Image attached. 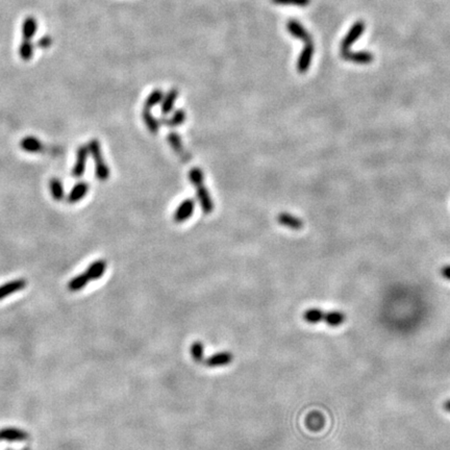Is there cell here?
<instances>
[{"instance_id":"cell-12","label":"cell","mask_w":450,"mask_h":450,"mask_svg":"<svg viewBox=\"0 0 450 450\" xmlns=\"http://www.w3.org/2000/svg\"><path fill=\"white\" fill-rule=\"evenodd\" d=\"M27 286L28 281L22 278L7 282V284L0 286V299H4L5 297L9 296V295L13 293L23 290Z\"/></svg>"},{"instance_id":"cell-7","label":"cell","mask_w":450,"mask_h":450,"mask_svg":"<svg viewBox=\"0 0 450 450\" xmlns=\"http://www.w3.org/2000/svg\"><path fill=\"white\" fill-rule=\"evenodd\" d=\"M234 359V355L229 351H221L215 353L204 359L203 364L209 368H219L229 365Z\"/></svg>"},{"instance_id":"cell-8","label":"cell","mask_w":450,"mask_h":450,"mask_svg":"<svg viewBox=\"0 0 450 450\" xmlns=\"http://www.w3.org/2000/svg\"><path fill=\"white\" fill-rule=\"evenodd\" d=\"M314 51H315V47L312 44V42L305 44V46L303 47L302 51L299 55L298 61H297V71L299 73H305L308 69H310L313 56H314Z\"/></svg>"},{"instance_id":"cell-31","label":"cell","mask_w":450,"mask_h":450,"mask_svg":"<svg viewBox=\"0 0 450 450\" xmlns=\"http://www.w3.org/2000/svg\"><path fill=\"white\" fill-rule=\"evenodd\" d=\"M443 406H444V409L446 410V412L450 413V399H447V400L444 402Z\"/></svg>"},{"instance_id":"cell-29","label":"cell","mask_w":450,"mask_h":450,"mask_svg":"<svg viewBox=\"0 0 450 450\" xmlns=\"http://www.w3.org/2000/svg\"><path fill=\"white\" fill-rule=\"evenodd\" d=\"M51 45H53V39H51V37H49V36H44V37L40 38L37 42V46L41 49H47Z\"/></svg>"},{"instance_id":"cell-16","label":"cell","mask_w":450,"mask_h":450,"mask_svg":"<svg viewBox=\"0 0 450 450\" xmlns=\"http://www.w3.org/2000/svg\"><path fill=\"white\" fill-rule=\"evenodd\" d=\"M106 270L107 262L105 260H98L88 267L86 273L89 276L90 280H96L105 274Z\"/></svg>"},{"instance_id":"cell-13","label":"cell","mask_w":450,"mask_h":450,"mask_svg":"<svg viewBox=\"0 0 450 450\" xmlns=\"http://www.w3.org/2000/svg\"><path fill=\"white\" fill-rule=\"evenodd\" d=\"M20 147L24 151L30 153H41L44 152L45 149V146L41 141L32 136L23 138L20 142Z\"/></svg>"},{"instance_id":"cell-14","label":"cell","mask_w":450,"mask_h":450,"mask_svg":"<svg viewBox=\"0 0 450 450\" xmlns=\"http://www.w3.org/2000/svg\"><path fill=\"white\" fill-rule=\"evenodd\" d=\"M89 184L87 182H80L77 183L67 196V201L71 204L80 202L89 192Z\"/></svg>"},{"instance_id":"cell-10","label":"cell","mask_w":450,"mask_h":450,"mask_svg":"<svg viewBox=\"0 0 450 450\" xmlns=\"http://www.w3.org/2000/svg\"><path fill=\"white\" fill-rule=\"evenodd\" d=\"M277 222L281 226L292 230H300L303 227V221L300 218L286 212H282L277 216Z\"/></svg>"},{"instance_id":"cell-4","label":"cell","mask_w":450,"mask_h":450,"mask_svg":"<svg viewBox=\"0 0 450 450\" xmlns=\"http://www.w3.org/2000/svg\"><path fill=\"white\" fill-rule=\"evenodd\" d=\"M365 31V23L363 21L355 22L351 29L346 34L341 42V51L349 50L350 47L355 43L357 39L362 37Z\"/></svg>"},{"instance_id":"cell-27","label":"cell","mask_w":450,"mask_h":450,"mask_svg":"<svg viewBox=\"0 0 450 450\" xmlns=\"http://www.w3.org/2000/svg\"><path fill=\"white\" fill-rule=\"evenodd\" d=\"M90 280V278H89V276L87 275V273L85 272V273H82V274H80V275H77V276H75L74 278H72L70 281H69V284H68V289L70 290V291H72V292H76V291H80L81 289H83V288H85L86 286H87V284H88V281Z\"/></svg>"},{"instance_id":"cell-25","label":"cell","mask_w":450,"mask_h":450,"mask_svg":"<svg viewBox=\"0 0 450 450\" xmlns=\"http://www.w3.org/2000/svg\"><path fill=\"white\" fill-rule=\"evenodd\" d=\"M164 98V94L161 89H156L147 96L145 102H144V108L143 109H148L151 110L153 107L158 106L159 104L163 101Z\"/></svg>"},{"instance_id":"cell-30","label":"cell","mask_w":450,"mask_h":450,"mask_svg":"<svg viewBox=\"0 0 450 450\" xmlns=\"http://www.w3.org/2000/svg\"><path fill=\"white\" fill-rule=\"evenodd\" d=\"M440 273L443 278L450 280V265H446V266L442 267V269L440 270Z\"/></svg>"},{"instance_id":"cell-17","label":"cell","mask_w":450,"mask_h":450,"mask_svg":"<svg viewBox=\"0 0 450 450\" xmlns=\"http://www.w3.org/2000/svg\"><path fill=\"white\" fill-rule=\"evenodd\" d=\"M179 92L177 89H171L169 92H167V94L164 96L163 101H162V114L163 115H168L170 114L175 106V102L178 98Z\"/></svg>"},{"instance_id":"cell-11","label":"cell","mask_w":450,"mask_h":450,"mask_svg":"<svg viewBox=\"0 0 450 450\" xmlns=\"http://www.w3.org/2000/svg\"><path fill=\"white\" fill-rule=\"evenodd\" d=\"M167 140H168V143H169V145H170V147L173 149V151L176 153V154H178L179 157L182 158V160L183 161H188L189 159V154L186 152V150H185V147H184V144H183V141H182V138H181V136H179L177 133H174V132H171L169 135H168V137H167Z\"/></svg>"},{"instance_id":"cell-9","label":"cell","mask_w":450,"mask_h":450,"mask_svg":"<svg viewBox=\"0 0 450 450\" xmlns=\"http://www.w3.org/2000/svg\"><path fill=\"white\" fill-rule=\"evenodd\" d=\"M287 30L291 36L298 39L305 43L312 42V36L303 27L302 24L296 20H290L287 24Z\"/></svg>"},{"instance_id":"cell-6","label":"cell","mask_w":450,"mask_h":450,"mask_svg":"<svg viewBox=\"0 0 450 450\" xmlns=\"http://www.w3.org/2000/svg\"><path fill=\"white\" fill-rule=\"evenodd\" d=\"M341 57L343 60L348 61L354 64H359V65H367L373 62V55L369 51H351L345 50L341 51Z\"/></svg>"},{"instance_id":"cell-20","label":"cell","mask_w":450,"mask_h":450,"mask_svg":"<svg viewBox=\"0 0 450 450\" xmlns=\"http://www.w3.org/2000/svg\"><path fill=\"white\" fill-rule=\"evenodd\" d=\"M346 320V315L339 311H331L324 314L323 321L330 327H338L342 325Z\"/></svg>"},{"instance_id":"cell-18","label":"cell","mask_w":450,"mask_h":450,"mask_svg":"<svg viewBox=\"0 0 450 450\" xmlns=\"http://www.w3.org/2000/svg\"><path fill=\"white\" fill-rule=\"evenodd\" d=\"M142 118L143 121L146 125V127L148 128V131L153 134L157 135L160 131V126H161V122L160 120H158L151 113V110L148 109H143L142 111Z\"/></svg>"},{"instance_id":"cell-22","label":"cell","mask_w":450,"mask_h":450,"mask_svg":"<svg viewBox=\"0 0 450 450\" xmlns=\"http://www.w3.org/2000/svg\"><path fill=\"white\" fill-rule=\"evenodd\" d=\"M29 435L27 432H24L19 429L15 428H7L0 431V439L2 440H9V441H20L28 439Z\"/></svg>"},{"instance_id":"cell-28","label":"cell","mask_w":450,"mask_h":450,"mask_svg":"<svg viewBox=\"0 0 450 450\" xmlns=\"http://www.w3.org/2000/svg\"><path fill=\"white\" fill-rule=\"evenodd\" d=\"M275 5H284V6H297V7H306L310 5L311 0H272Z\"/></svg>"},{"instance_id":"cell-2","label":"cell","mask_w":450,"mask_h":450,"mask_svg":"<svg viewBox=\"0 0 450 450\" xmlns=\"http://www.w3.org/2000/svg\"><path fill=\"white\" fill-rule=\"evenodd\" d=\"M89 153L91 154L94 163H95V175L98 181L106 182L111 176V170L110 167L107 165L104 154H102L101 145L99 141L96 139H93L88 144Z\"/></svg>"},{"instance_id":"cell-26","label":"cell","mask_w":450,"mask_h":450,"mask_svg":"<svg viewBox=\"0 0 450 450\" xmlns=\"http://www.w3.org/2000/svg\"><path fill=\"white\" fill-rule=\"evenodd\" d=\"M35 54V45L33 44L32 41H27V40H22L20 46H19V56L20 58L25 61L29 62L32 60L33 56Z\"/></svg>"},{"instance_id":"cell-19","label":"cell","mask_w":450,"mask_h":450,"mask_svg":"<svg viewBox=\"0 0 450 450\" xmlns=\"http://www.w3.org/2000/svg\"><path fill=\"white\" fill-rule=\"evenodd\" d=\"M186 119H187L186 112L184 110H177L173 113L170 118H164L160 122L165 126L176 127L184 124L186 122Z\"/></svg>"},{"instance_id":"cell-21","label":"cell","mask_w":450,"mask_h":450,"mask_svg":"<svg viewBox=\"0 0 450 450\" xmlns=\"http://www.w3.org/2000/svg\"><path fill=\"white\" fill-rule=\"evenodd\" d=\"M324 312L319 307H311L303 313V319L305 322L310 324H316L323 321Z\"/></svg>"},{"instance_id":"cell-5","label":"cell","mask_w":450,"mask_h":450,"mask_svg":"<svg viewBox=\"0 0 450 450\" xmlns=\"http://www.w3.org/2000/svg\"><path fill=\"white\" fill-rule=\"evenodd\" d=\"M89 157V148L88 146H80L79 149L76 150V161L74 163L73 169H72V176L75 178H81L85 171H86V165Z\"/></svg>"},{"instance_id":"cell-23","label":"cell","mask_w":450,"mask_h":450,"mask_svg":"<svg viewBox=\"0 0 450 450\" xmlns=\"http://www.w3.org/2000/svg\"><path fill=\"white\" fill-rule=\"evenodd\" d=\"M49 189H50V193L51 196L56 200V201H61L63 200L64 196H65V192H64V187L62 182L60 181L59 178L54 177L51 178L49 181Z\"/></svg>"},{"instance_id":"cell-15","label":"cell","mask_w":450,"mask_h":450,"mask_svg":"<svg viewBox=\"0 0 450 450\" xmlns=\"http://www.w3.org/2000/svg\"><path fill=\"white\" fill-rule=\"evenodd\" d=\"M37 31H38V22H37L36 18H34L32 16L27 17L22 22V28H21L22 40L32 41V39L37 34Z\"/></svg>"},{"instance_id":"cell-3","label":"cell","mask_w":450,"mask_h":450,"mask_svg":"<svg viewBox=\"0 0 450 450\" xmlns=\"http://www.w3.org/2000/svg\"><path fill=\"white\" fill-rule=\"evenodd\" d=\"M196 203L195 200L191 198H188L184 200L181 204L178 205L176 211L173 214V220L175 223H184L188 221L192 215L194 214Z\"/></svg>"},{"instance_id":"cell-24","label":"cell","mask_w":450,"mask_h":450,"mask_svg":"<svg viewBox=\"0 0 450 450\" xmlns=\"http://www.w3.org/2000/svg\"><path fill=\"white\" fill-rule=\"evenodd\" d=\"M190 353L192 358L194 359L196 363H203L204 362V345L201 341H195L193 342L190 346Z\"/></svg>"},{"instance_id":"cell-1","label":"cell","mask_w":450,"mask_h":450,"mask_svg":"<svg viewBox=\"0 0 450 450\" xmlns=\"http://www.w3.org/2000/svg\"><path fill=\"white\" fill-rule=\"evenodd\" d=\"M189 181L196 189V197L204 214H211L214 211V202L209 190L204 186V174L200 168H193L189 172Z\"/></svg>"}]
</instances>
